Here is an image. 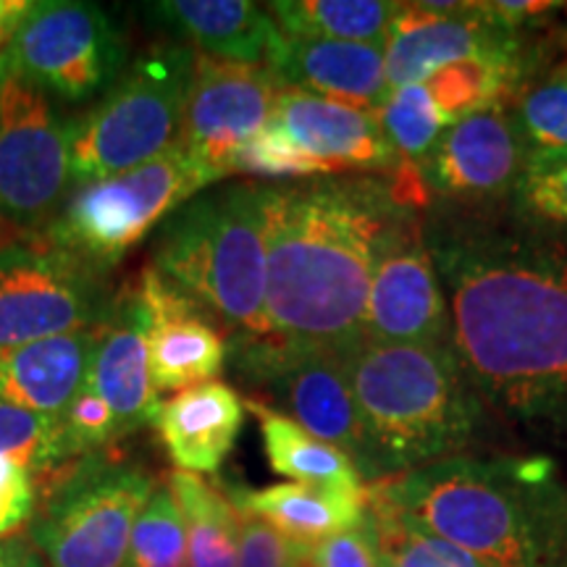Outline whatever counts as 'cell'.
<instances>
[{
	"label": "cell",
	"instance_id": "1",
	"mask_svg": "<svg viewBox=\"0 0 567 567\" xmlns=\"http://www.w3.org/2000/svg\"><path fill=\"white\" fill-rule=\"evenodd\" d=\"M423 234L452 347L488 415L567 450V231L507 210L439 208Z\"/></svg>",
	"mask_w": 567,
	"mask_h": 567
},
{
	"label": "cell",
	"instance_id": "2",
	"mask_svg": "<svg viewBox=\"0 0 567 567\" xmlns=\"http://www.w3.org/2000/svg\"><path fill=\"white\" fill-rule=\"evenodd\" d=\"M421 172L264 184L266 337L300 352L363 342L368 292L386 239L429 208Z\"/></svg>",
	"mask_w": 567,
	"mask_h": 567
},
{
	"label": "cell",
	"instance_id": "3",
	"mask_svg": "<svg viewBox=\"0 0 567 567\" xmlns=\"http://www.w3.org/2000/svg\"><path fill=\"white\" fill-rule=\"evenodd\" d=\"M365 494L486 567H567V486L547 455H460Z\"/></svg>",
	"mask_w": 567,
	"mask_h": 567
},
{
	"label": "cell",
	"instance_id": "4",
	"mask_svg": "<svg viewBox=\"0 0 567 567\" xmlns=\"http://www.w3.org/2000/svg\"><path fill=\"white\" fill-rule=\"evenodd\" d=\"M344 363L368 444V481L460 457L484 425L486 410L455 347L363 339Z\"/></svg>",
	"mask_w": 567,
	"mask_h": 567
},
{
	"label": "cell",
	"instance_id": "5",
	"mask_svg": "<svg viewBox=\"0 0 567 567\" xmlns=\"http://www.w3.org/2000/svg\"><path fill=\"white\" fill-rule=\"evenodd\" d=\"M151 268L193 300L226 344L266 337L264 184H218L158 226Z\"/></svg>",
	"mask_w": 567,
	"mask_h": 567
},
{
	"label": "cell",
	"instance_id": "6",
	"mask_svg": "<svg viewBox=\"0 0 567 567\" xmlns=\"http://www.w3.org/2000/svg\"><path fill=\"white\" fill-rule=\"evenodd\" d=\"M195 61L179 42L147 48L101 101L71 118V187L132 172L176 145Z\"/></svg>",
	"mask_w": 567,
	"mask_h": 567
},
{
	"label": "cell",
	"instance_id": "7",
	"mask_svg": "<svg viewBox=\"0 0 567 567\" xmlns=\"http://www.w3.org/2000/svg\"><path fill=\"white\" fill-rule=\"evenodd\" d=\"M34 486L30 544L48 567H126L134 523L158 484L145 467L92 452Z\"/></svg>",
	"mask_w": 567,
	"mask_h": 567
},
{
	"label": "cell",
	"instance_id": "8",
	"mask_svg": "<svg viewBox=\"0 0 567 567\" xmlns=\"http://www.w3.org/2000/svg\"><path fill=\"white\" fill-rule=\"evenodd\" d=\"M210 184H218L216 176L176 142L132 172L71 189L45 234L63 250L109 274Z\"/></svg>",
	"mask_w": 567,
	"mask_h": 567
},
{
	"label": "cell",
	"instance_id": "9",
	"mask_svg": "<svg viewBox=\"0 0 567 567\" xmlns=\"http://www.w3.org/2000/svg\"><path fill=\"white\" fill-rule=\"evenodd\" d=\"M113 295L103 271L45 231L11 229L0 239V350L95 329Z\"/></svg>",
	"mask_w": 567,
	"mask_h": 567
},
{
	"label": "cell",
	"instance_id": "10",
	"mask_svg": "<svg viewBox=\"0 0 567 567\" xmlns=\"http://www.w3.org/2000/svg\"><path fill=\"white\" fill-rule=\"evenodd\" d=\"M3 55L34 87L63 103L103 97L126 69V38L97 3L40 0L27 6Z\"/></svg>",
	"mask_w": 567,
	"mask_h": 567
},
{
	"label": "cell",
	"instance_id": "11",
	"mask_svg": "<svg viewBox=\"0 0 567 567\" xmlns=\"http://www.w3.org/2000/svg\"><path fill=\"white\" fill-rule=\"evenodd\" d=\"M71 118L0 51V208L17 231L40 234L66 203Z\"/></svg>",
	"mask_w": 567,
	"mask_h": 567
},
{
	"label": "cell",
	"instance_id": "12",
	"mask_svg": "<svg viewBox=\"0 0 567 567\" xmlns=\"http://www.w3.org/2000/svg\"><path fill=\"white\" fill-rule=\"evenodd\" d=\"M229 365L247 389L268 394V408L284 410L308 434L342 450L368 481V444L344 354L300 352L271 339H247L229 344Z\"/></svg>",
	"mask_w": 567,
	"mask_h": 567
},
{
	"label": "cell",
	"instance_id": "13",
	"mask_svg": "<svg viewBox=\"0 0 567 567\" xmlns=\"http://www.w3.org/2000/svg\"><path fill=\"white\" fill-rule=\"evenodd\" d=\"M526 32L502 24L488 3H402L384 42L389 90L421 84L473 59L517 61L538 71L544 53Z\"/></svg>",
	"mask_w": 567,
	"mask_h": 567
},
{
	"label": "cell",
	"instance_id": "14",
	"mask_svg": "<svg viewBox=\"0 0 567 567\" xmlns=\"http://www.w3.org/2000/svg\"><path fill=\"white\" fill-rule=\"evenodd\" d=\"M284 84L268 66L216 61L197 53L184 105L179 145L218 182L239 147L271 124Z\"/></svg>",
	"mask_w": 567,
	"mask_h": 567
},
{
	"label": "cell",
	"instance_id": "15",
	"mask_svg": "<svg viewBox=\"0 0 567 567\" xmlns=\"http://www.w3.org/2000/svg\"><path fill=\"white\" fill-rule=\"evenodd\" d=\"M363 339L379 344L452 347L450 308L425 243L423 213H410L381 250L368 292Z\"/></svg>",
	"mask_w": 567,
	"mask_h": 567
},
{
	"label": "cell",
	"instance_id": "16",
	"mask_svg": "<svg viewBox=\"0 0 567 567\" xmlns=\"http://www.w3.org/2000/svg\"><path fill=\"white\" fill-rule=\"evenodd\" d=\"M526 166L528 151L513 113L499 103L446 126L421 176L431 200L452 208H496L507 205Z\"/></svg>",
	"mask_w": 567,
	"mask_h": 567
},
{
	"label": "cell",
	"instance_id": "17",
	"mask_svg": "<svg viewBox=\"0 0 567 567\" xmlns=\"http://www.w3.org/2000/svg\"><path fill=\"white\" fill-rule=\"evenodd\" d=\"M137 289L147 310L155 392H184L216 381L229 363V344L210 318L151 266L142 268Z\"/></svg>",
	"mask_w": 567,
	"mask_h": 567
},
{
	"label": "cell",
	"instance_id": "18",
	"mask_svg": "<svg viewBox=\"0 0 567 567\" xmlns=\"http://www.w3.org/2000/svg\"><path fill=\"white\" fill-rule=\"evenodd\" d=\"M271 124L334 176L394 174L402 166L375 111L284 87Z\"/></svg>",
	"mask_w": 567,
	"mask_h": 567
},
{
	"label": "cell",
	"instance_id": "19",
	"mask_svg": "<svg viewBox=\"0 0 567 567\" xmlns=\"http://www.w3.org/2000/svg\"><path fill=\"white\" fill-rule=\"evenodd\" d=\"M84 386L111 408L118 439L153 423L161 400L153 386L147 310L140 300L137 281L113 295L109 316L95 329V350Z\"/></svg>",
	"mask_w": 567,
	"mask_h": 567
},
{
	"label": "cell",
	"instance_id": "20",
	"mask_svg": "<svg viewBox=\"0 0 567 567\" xmlns=\"http://www.w3.org/2000/svg\"><path fill=\"white\" fill-rule=\"evenodd\" d=\"M268 69L284 87H297L329 101L379 113L389 97L384 48L365 42L305 40L279 32Z\"/></svg>",
	"mask_w": 567,
	"mask_h": 567
},
{
	"label": "cell",
	"instance_id": "21",
	"mask_svg": "<svg viewBox=\"0 0 567 567\" xmlns=\"http://www.w3.org/2000/svg\"><path fill=\"white\" fill-rule=\"evenodd\" d=\"M142 13L179 45L216 61L266 66L279 27L266 6L250 0H161Z\"/></svg>",
	"mask_w": 567,
	"mask_h": 567
},
{
	"label": "cell",
	"instance_id": "22",
	"mask_svg": "<svg viewBox=\"0 0 567 567\" xmlns=\"http://www.w3.org/2000/svg\"><path fill=\"white\" fill-rule=\"evenodd\" d=\"M245 423V400L224 381L184 389L163 400L153 415L158 439L176 471L216 473L237 444Z\"/></svg>",
	"mask_w": 567,
	"mask_h": 567
},
{
	"label": "cell",
	"instance_id": "23",
	"mask_svg": "<svg viewBox=\"0 0 567 567\" xmlns=\"http://www.w3.org/2000/svg\"><path fill=\"white\" fill-rule=\"evenodd\" d=\"M95 329L0 350V402L42 415L66 413L87 379Z\"/></svg>",
	"mask_w": 567,
	"mask_h": 567
},
{
	"label": "cell",
	"instance_id": "24",
	"mask_svg": "<svg viewBox=\"0 0 567 567\" xmlns=\"http://www.w3.org/2000/svg\"><path fill=\"white\" fill-rule=\"evenodd\" d=\"M239 513L255 515L295 547L313 549L326 538L365 520V494H344L308 484H276L234 496Z\"/></svg>",
	"mask_w": 567,
	"mask_h": 567
},
{
	"label": "cell",
	"instance_id": "25",
	"mask_svg": "<svg viewBox=\"0 0 567 567\" xmlns=\"http://www.w3.org/2000/svg\"><path fill=\"white\" fill-rule=\"evenodd\" d=\"M245 410L258 417L264 452L274 473L292 478L295 484L321 486L331 492L365 494V481L358 465L337 446L321 442L266 402L247 396Z\"/></svg>",
	"mask_w": 567,
	"mask_h": 567
},
{
	"label": "cell",
	"instance_id": "26",
	"mask_svg": "<svg viewBox=\"0 0 567 567\" xmlns=\"http://www.w3.org/2000/svg\"><path fill=\"white\" fill-rule=\"evenodd\" d=\"M176 507L187 534V567H237L239 526L243 513L237 505L195 473H168Z\"/></svg>",
	"mask_w": 567,
	"mask_h": 567
},
{
	"label": "cell",
	"instance_id": "27",
	"mask_svg": "<svg viewBox=\"0 0 567 567\" xmlns=\"http://www.w3.org/2000/svg\"><path fill=\"white\" fill-rule=\"evenodd\" d=\"M400 6L392 0H276L266 9L287 38L365 42L384 48Z\"/></svg>",
	"mask_w": 567,
	"mask_h": 567
},
{
	"label": "cell",
	"instance_id": "28",
	"mask_svg": "<svg viewBox=\"0 0 567 567\" xmlns=\"http://www.w3.org/2000/svg\"><path fill=\"white\" fill-rule=\"evenodd\" d=\"M530 161L567 155V61L538 71L507 103Z\"/></svg>",
	"mask_w": 567,
	"mask_h": 567
},
{
	"label": "cell",
	"instance_id": "29",
	"mask_svg": "<svg viewBox=\"0 0 567 567\" xmlns=\"http://www.w3.org/2000/svg\"><path fill=\"white\" fill-rule=\"evenodd\" d=\"M365 523L379 547L381 567H486L455 544L415 528L400 513L368 494Z\"/></svg>",
	"mask_w": 567,
	"mask_h": 567
},
{
	"label": "cell",
	"instance_id": "30",
	"mask_svg": "<svg viewBox=\"0 0 567 567\" xmlns=\"http://www.w3.org/2000/svg\"><path fill=\"white\" fill-rule=\"evenodd\" d=\"M0 457L24 465L34 481L76 460L63 415L32 413L6 402H0Z\"/></svg>",
	"mask_w": 567,
	"mask_h": 567
},
{
	"label": "cell",
	"instance_id": "31",
	"mask_svg": "<svg viewBox=\"0 0 567 567\" xmlns=\"http://www.w3.org/2000/svg\"><path fill=\"white\" fill-rule=\"evenodd\" d=\"M379 122L402 163L415 166L417 172L442 140L446 126H452L423 84H408L389 92L386 103L379 109Z\"/></svg>",
	"mask_w": 567,
	"mask_h": 567
},
{
	"label": "cell",
	"instance_id": "32",
	"mask_svg": "<svg viewBox=\"0 0 567 567\" xmlns=\"http://www.w3.org/2000/svg\"><path fill=\"white\" fill-rule=\"evenodd\" d=\"M126 567H187V534L172 488L155 486L132 530Z\"/></svg>",
	"mask_w": 567,
	"mask_h": 567
},
{
	"label": "cell",
	"instance_id": "33",
	"mask_svg": "<svg viewBox=\"0 0 567 567\" xmlns=\"http://www.w3.org/2000/svg\"><path fill=\"white\" fill-rule=\"evenodd\" d=\"M507 210L542 229L567 231V155L530 161L509 195Z\"/></svg>",
	"mask_w": 567,
	"mask_h": 567
},
{
	"label": "cell",
	"instance_id": "34",
	"mask_svg": "<svg viewBox=\"0 0 567 567\" xmlns=\"http://www.w3.org/2000/svg\"><path fill=\"white\" fill-rule=\"evenodd\" d=\"M231 174L258 176V179H321L334 176L321 161L297 147L279 126L268 124L264 132L255 134L231 161Z\"/></svg>",
	"mask_w": 567,
	"mask_h": 567
},
{
	"label": "cell",
	"instance_id": "35",
	"mask_svg": "<svg viewBox=\"0 0 567 567\" xmlns=\"http://www.w3.org/2000/svg\"><path fill=\"white\" fill-rule=\"evenodd\" d=\"M38 507V486L24 465L0 457V538L17 534Z\"/></svg>",
	"mask_w": 567,
	"mask_h": 567
},
{
	"label": "cell",
	"instance_id": "36",
	"mask_svg": "<svg viewBox=\"0 0 567 567\" xmlns=\"http://www.w3.org/2000/svg\"><path fill=\"white\" fill-rule=\"evenodd\" d=\"M292 557L295 544H289L279 530L260 517L243 513L237 567H289Z\"/></svg>",
	"mask_w": 567,
	"mask_h": 567
},
{
	"label": "cell",
	"instance_id": "37",
	"mask_svg": "<svg viewBox=\"0 0 567 567\" xmlns=\"http://www.w3.org/2000/svg\"><path fill=\"white\" fill-rule=\"evenodd\" d=\"M310 551L318 567H381L379 547L365 520L358 528L326 538Z\"/></svg>",
	"mask_w": 567,
	"mask_h": 567
},
{
	"label": "cell",
	"instance_id": "38",
	"mask_svg": "<svg viewBox=\"0 0 567 567\" xmlns=\"http://www.w3.org/2000/svg\"><path fill=\"white\" fill-rule=\"evenodd\" d=\"M27 0H0V45H9L13 30L24 17Z\"/></svg>",
	"mask_w": 567,
	"mask_h": 567
},
{
	"label": "cell",
	"instance_id": "39",
	"mask_svg": "<svg viewBox=\"0 0 567 567\" xmlns=\"http://www.w3.org/2000/svg\"><path fill=\"white\" fill-rule=\"evenodd\" d=\"M27 547H30L27 538H9V542H0V567H21Z\"/></svg>",
	"mask_w": 567,
	"mask_h": 567
},
{
	"label": "cell",
	"instance_id": "40",
	"mask_svg": "<svg viewBox=\"0 0 567 567\" xmlns=\"http://www.w3.org/2000/svg\"><path fill=\"white\" fill-rule=\"evenodd\" d=\"M289 567H318L316 559H313V551L305 549V547H295V557Z\"/></svg>",
	"mask_w": 567,
	"mask_h": 567
},
{
	"label": "cell",
	"instance_id": "41",
	"mask_svg": "<svg viewBox=\"0 0 567 567\" xmlns=\"http://www.w3.org/2000/svg\"><path fill=\"white\" fill-rule=\"evenodd\" d=\"M27 542H30V538H27ZM21 567H48V563L40 557V551L30 544L24 551V559H21Z\"/></svg>",
	"mask_w": 567,
	"mask_h": 567
},
{
	"label": "cell",
	"instance_id": "42",
	"mask_svg": "<svg viewBox=\"0 0 567 567\" xmlns=\"http://www.w3.org/2000/svg\"><path fill=\"white\" fill-rule=\"evenodd\" d=\"M11 231V226H9V221H6V216H3V208H0V239L6 237V234Z\"/></svg>",
	"mask_w": 567,
	"mask_h": 567
},
{
	"label": "cell",
	"instance_id": "43",
	"mask_svg": "<svg viewBox=\"0 0 567 567\" xmlns=\"http://www.w3.org/2000/svg\"><path fill=\"white\" fill-rule=\"evenodd\" d=\"M3 48H6V45H0V51H3Z\"/></svg>",
	"mask_w": 567,
	"mask_h": 567
}]
</instances>
